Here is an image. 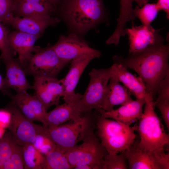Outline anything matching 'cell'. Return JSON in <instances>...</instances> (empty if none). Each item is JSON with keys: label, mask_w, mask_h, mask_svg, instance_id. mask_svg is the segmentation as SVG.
<instances>
[{"label": "cell", "mask_w": 169, "mask_h": 169, "mask_svg": "<svg viewBox=\"0 0 169 169\" xmlns=\"http://www.w3.org/2000/svg\"><path fill=\"white\" fill-rule=\"evenodd\" d=\"M38 37L35 35L17 30L9 32L8 39L12 49L18 55V60L24 69L37 49L35 45Z\"/></svg>", "instance_id": "5bb4252c"}, {"label": "cell", "mask_w": 169, "mask_h": 169, "mask_svg": "<svg viewBox=\"0 0 169 169\" xmlns=\"http://www.w3.org/2000/svg\"><path fill=\"white\" fill-rule=\"evenodd\" d=\"M54 7L56 8L60 0H47Z\"/></svg>", "instance_id": "ab89813d"}, {"label": "cell", "mask_w": 169, "mask_h": 169, "mask_svg": "<svg viewBox=\"0 0 169 169\" xmlns=\"http://www.w3.org/2000/svg\"><path fill=\"white\" fill-rule=\"evenodd\" d=\"M112 77L121 82L136 99H145L148 93L146 85L141 78L130 73L120 64L114 63L111 66Z\"/></svg>", "instance_id": "d6986e66"}, {"label": "cell", "mask_w": 169, "mask_h": 169, "mask_svg": "<svg viewBox=\"0 0 169 169\" xmlns=\"http://www.w3.org/2000/svg\"><path fill=\"white\" fill-rule=\"evenodd\" d=\"M153 98L152 95L147 94L144 111L138 124L135 126L140 136L139 146L160 157L165 153V146L169 145V135L155 111Z\"/></svg>", "instance_id": "7a4b0ae2"}, {"label": "cell", "mask_w": 169, "mask_h": 169, "mask_svg": "<svg viewBox=\"0 0 169 169\" xmlns=\"http://www.w3.org/2000/svg\"><path fill=\"white\" fill-rule=\"evenodd\" d=\"M98 113L95 123L97 136L108 154L124 151L134 143L136 136L135 125L131 127Z\"/></svg>", "instance_id": "277c9868"}, {"label": "cell", "mask_w": 169, "mask_h": 169, "mask_svg": "<svg viewBox=\"0 0 169 169\" xmlns=\"http://www.w3.org/2000/svg\"><path fill=\"white\" fill-rule=\"evenodd\" d=\"M32 88L34 95L41 101L45 108L59 105L60 98L63 96L64 88L60 80L57 77L46 76L34 77Z\"/></svg>", "instance_id": "7c38bea8"}, {"label": "cell", "mask_w": 169, "mask_h": 169, "mask_svg": "<svg viewBox=\"0 0 169 169\" xmlns=\"http://www.w3.org/2000/svg\"><path fill=\"white\" fill-rule=\"evenodd\" d=\"M67 64L59 58L52 46H38L24 70L26 74L34 77H57Z\"/></svg>", "instance_id": "ba28073f"}, {"label": "cell", "mask_w": 169, "mask_h": 169, "mask_svg": "<svg viewBox=\"0 0 169 169\" xmlns=\"http://www.w3.org/2000/svg\"><path fill=\"white\" fill-rule=\"evenodd\" d=\"M133 0H120V10L117 25L115 30L111 35L115 39L119 40L121 36L125 35L124 30L126 23L133 21L136 17L133 13Z\"/></svg>", "instance_id": "cb8c5ba5"}, {"label": "cell", "mask_w": 169, "mask_h": 169, "mask_svg": "<svg viewBox=\"0 0 169 169\" xmlns=\"http://www.w3.org/2000/svg\"><path fill=\"white\" fill-rule=\"evenodd\" d=\"M89 75L90 80L87 88L76 103V108L81 113L102 109L108 82L112 77L111 68H93Z\"/></svg>", "instance_id": "8992f818"}, {"label": "cell", "mask_w": 169, "mask_h": 169, "mask_svg": "<svg viewBox=\"0 0 169 169\" xmlns=\"http://www.w3.org/2000/svg\"><path fill=\"white\" fill-rule=\"evenodd\" d=\"M4 134H3L2 130L0 129V138H1L3 136Z\"/></svg>", "instance_id": "60d3db41"}, {"label": "cell", "mask_w": 169, "mask_h": 169, "mask_svg": "<svg viewBox=\"0 0 169 169\" xmlns=\"http://www.w3.org/2000/svg\"><path fill=\"white\" fill-rule=\"evenodd\" d=\"M15 143L10 133H6L0 138V169L11 156Z\"/></svg>", "instance_id": "4dcf8cb0"}, {"label": "cell", "mask_w": 169, "mask_h": 169, "mask_svg": "<svg viewBox=\"0 0 169 169\" xmlns=\"http://www.w3.org/2000/svg\"><path fill=\"white\" fill-rule=\"evenodd\" d=\"M11 117V112L8 107L6 109H0V124L2 126L8 127Z\"/></svg>", "instance_id": "e575fe53"}, {"label": "cell", "mask_w": 169, "mask_h": 169, "mask_svg": "<svg viewBox=\"0 0 169 169\" xmlns=\"http://www.w3.org/2000/svg\"><path fill=\"white\" fill-rule=\"evenodd\" d=\"M24 164L21 146L15 143L12 154L0 169H23Z\"/></svg>", "instance_id": "f546056e"}, {"label": "cell", "mask_w": 169, "mask_h": 169, "mask_svg": "<svg viewBox=\"0 0 169 169\" xmlns=\"http://www.w3.org/2000/svg\"><path fill=\"white\" fill-rule=\"evenodd\" d=\"M24 169H43L44 156L34 146L28 143L21 146Z\"/></svg>", "instance_id": "d4e9b609"}, {"label": "cell", "mask_w": 169, "mask_h": 169, "mask_svg": "<svg viewBox=\"0 0 169 169\" xmlns=\"http://www.w3.org/2000/svg\"><path fill=\"white\" fill-rule=\"evenodd\" d=\"M2 59L1 56H0V64ZM9 88L6 86L4 78H3L0 73V91H1L4 95L8 96L11 94Z\"/></svg>", "instance_id": "8d00e7d4"}, {"label": "cell", "mask_w": 169, "mask_h": 169, "mask_svg": "<svg viewBox=\"0 0 169 169\" xmlns=\"http://www.w3.org/2000/svg\"><path fill=\"white\" fill-rule=\"evenodd\" d=\"M0 22V51L3 61L13 57L16 53L10 47L8 37L9 31L6 27Z\"/></svg>", "instance_id": "f1b7e54d"}, {"label": "cell", "mask_w": 169, "mask_h": 169, "mask_svg": "<svg viewBox=\"0 0 169 169\" xmlns=\"http://www.w3.org/2000/svg\"><path fill=\"white\" fill-rule=\"evenodd\" d=\"M94 55L85 54L79 56L71 61L68 73L60 79L64 88L63 99L64 102L79 99L82 95L75 93V89L83 71L90 61L96 58Z\"/></svg>", "instance_id": "4fadbf2b"}, {"label": "cell", "mask_w": 169, "mask_h": 169, "mask_svg": "<svg viewBox=\"0 0 169 169\" xmlns=\"http://www.w3.org/2000/svg\"><path fill=\"white\" fill-rule=\"evenodd\" d=\"M169 44H163L130 54L125 58L116 55L113 59L114 63L136 71L145 83L148 93L154 97L160 83L169 71Z\"/></svg>", "instance_id": "6da1fadb"}, {"label": "cell", "mask_w": 169, "mask_h": 169, "mask_svg": "<svg viewBox=\"0 0 169 169\" xmlns=\"http://www.w3.org/2000/svg\"><path fill=\"white\" fill-rule=\"evenodd\" d=\"M3 61L6 67V75L4 78L8 88L13 89L17 93L27 91L32 88L18 59L13 57Z\"/></svg>", "instance_id": "ffe728a7"}, {"label": "cell", "mask_w": 169, "mask_h": 169, "mask_svg": "<svg viewBox=\"0 0 169 169\" xmlns=\"http://www.w3.org/2000/svg\"><path fill=\"white\" fill-rule=\"evenodd\" d=\"M59 21L58 18L51 16H14L10 26L16 30L33 35L39 38L46 28L54 26Z\"/></svg>", "instance_id": "2e32d148"}, {"label": "cell", "mask_w": 169, "mask_h": 169, "mask_svg": "<svg viewBox=\"0 0 169 169\" xmlns=\"http://www.w3.org/2000/svg\"><path fill=\"white\" fill-rule=\"evenodd\" d=\"M8 107L11 113L8 128L14 142L20 146L33 144L40 125L25 117L12 103Z\"/></svg>", "instance_id": "30bf717a"}, {"label": "cell", "mask_w": 169, "mask_h": 169, "mask_svg": "<svg viewBox=\"0 0 169 169\" xmlns=\"http://www.w3.org/2000/svg\"><path fill=\"white\" fill-rule=\"evenodd\" d=\"M159 29L152 26L132 25L131 28H125L129 43V54L144 50L152 46L163 44L164 39L159 34Z\"/></svg>", "instance_id": "8fae6325"}, {"label": "cell", "mask_w": 169, "mask_h": 169, "mask_svg": "<svg viewBox=\"0 0 169 169\" xmlns=\"http://www.w3.org/2000/svg\"><path fill=\"white\" fill-rule=\"evenodd\" d=\"M159 11L156 3H147L141 7L137 5L133 9L135 16L139 18L142 25L146 26L151 25Z\"/></svg>", "instance_id": "83f0119b"}, {"label": "cell", "mask_w": 169, "mask_h": 169, "mask_svg": "<svg viewBox=\"0 0 169 169\" xmlns=\"http://www.w3.org/2000/svg\"><path fill=\"white\" fill-rule=\"evenodd\" d=\"M75 169H102L101 167L97 164H88L78 166Z\"/></svg>", "instance_id": "74e56055"}, {"label": "cell", "mask_w": 169, "mask_h": 169, "mask_svg": "<svg viewBox=\"0 0 169 169\" xmlns=\"http://www.w3.org/2000/svg\"><path fill=\"white\" fill-rule=\"evenodd\" d=\"M156 94L155 102H169V71L160 83Z\"/></svg>", "instance_id": "836d02e7"}, {"label": "cell", "mask_w": 169, "mask_h": 169, "mask_svg": "<svg viewBox=\"0 0 169 169\" xmlns=\"http://www.w3.org/2000/svg\"><path fill=\"white\" fill-rule=\"evenodd\" d=\"M94 116L91 110L83 112L79 120L48 130L57 147L65 152L94 133L97 115Z\"/></svg>", "instance_id": "5b68a950"}, {"label": "cell", "mask_w": 169, "mask_h": 169, "mask_svg": "<svg viewBox=\"0 0 169 169\" xmlns=\"http://www.w3.org/2000/svg\"><path fill=\"white\" fill-rule=\"evenodd\" d=\"M33 144L44 155L54 150L56 145L51 138L48 128L40 125Z\"/></svg>", "instance_id": "4316f807"}, {"label": "cell", "mask_w": 169, "mask_h": 169, "mask_svg": "<svg viewBox=\"0 0 169 169\" xmlns=\"http://www.w3.org/2000/svg\"><path fill=\"white\" fill-rule=\"evenodd\" d=\"M78 100L64 102L62 105H56L52 110L47 112L46 120L48 129L54 128L68 121L80 119L82 113L78 110L76 106Z\"/></svg>", "instance_id": "7402d4cb"}, {"label": "cell", "mask_w": 169, "mask_h": 169, "mask_svg": "<svg viewBox=\"0 0 169 169\" xmlns=\"http://www.w3.org/2000/svg\"><path fill=\"white\" fill-rule=\"evenodd\" d=\"M43 169H70L73 167L69 163L65 152L56 148L44 155Z\"/></svg>", "instance_id": "484cf974"}, {"label": "cell", "mask_w": 169, "mask_h": 169, "mask_svg": "<svg viewBox=\"0 0 169 169\" xmlns=\"http://www.w3.org/2000/svg\"><path fill=\"white\" fill-rule=\"evenodd\" d=\"M126 160L124 151L119 155L108 154L104 159L103 169H127Z\"/></svg>", "instance_id": "1f68e13d"}, {"label": "cell", "mask_w": 169, "mask_h": 169, "mask_svg": "<svg viewBox=\"0 0 169 169\" xmlns=\"http://www.w3.org/2000/svg\"><path fill=\"white\" fill-rule=\"evenodd\" d=\"M137 4V6L141 7L145 4L148 3L149 0H133Z\"/></svg>", "instance_id": "f35d334b"}, {"label": "cell", "mask_w": 169, "mask_h": 169, "mask_svg": "<svg viewBox=\"0 0 169 169\" xmlns=\"http://www.w3.org/2000/svg\"><path fill=\"white\" fill-rule=\"evenodd\" d=\"M14 16H51L56 8L47 0H14Z\"/></svg>", "instance_id": "44dd1931"}, {"label": "cell", "mask_w": 169, "mask_h": 169, "mask_svg": "<svg viewBox=\"0 0 169 169\" xmlns=\"http://www.w3.org/2000/svg\"><path fill=\"white\" fill-rule=\"evenodd\" d=\"M52 46L59 58L67 64L82 55L90 54L96 58L101 55L99 51L90 47L86 42L74 33L60 35L56 43Z\"/></svg>", "instance_id": "9c48e42d"}, {"label": "cell", "mask_w": 169, "mask_h": 169, "mask_svg": "<svg viewBox=\"0 0 169 169\" xmlns=\"http://www.w3.org/2000/svg\"><path fill=\"white\" fill-rule=\"evenodd\" d=\"M59 4L65 19L80 34L100 23L104 14L102 0H60Z\"/></svg>", "instance_id": "3957f363"}, {"label": "cell", "mask_w": 169, "mask_h": 169, "mask_svg": "<svg viewBox=\"0 0 169 169\" xmlns=\"http://www.w3.org/2000/svg\"><path fill=\"white\" fill-rule=\"evenodd\" d=\"M109 81L102 109L110 111L115 106L121 105L133 100L131 93L116 78L111 77Z\"/></svg>", "instance_id": "603a6c76"}, {"label": "cell", "mask_w": 169, "mask_h": 169, "mask_svg": "<svg viewBox=\"0 0 169 169\" xmlns=\"http://www.w3.org/2000/svg\"><path fill=\"white\" fill-rule=\"evenodd\" d=\"M157 7L160 10H163L166 13V17L169 18V0H157L156 3Z\"/></svg>", "instance_id": "d590c367"}, {"label": "cell", "mask_w": 169, "mask_h": 169, "mask_svg": "<svg viewBox=\"0 0 169 169\" xmlns=\"http://www.w3.org/2000/svg\"><path fill=\"white\" fill-rule=\"evenodd\" d=\"M14 0H0V22L3 24L10 25L14 15Z\"/></svg>", "instance_id": "d6a6232c"}, {"label": "cell", "mask_w": 169, "mask_h": 169, "mask_svg": "<svg viewBox=\"0 0 169 169\" xmlns=\"http://www.w3.org/2000/svg\"><path fill=\"white\" fill-rule=\"evenodd\" d=\"M135 141L124 153L129 169H162L160 157L141 147Z\"/></svg>", "instance_id": "9a60e30c"}, {"label": "cell", "mask_w": 169, "mask_h": 169, "mask_svg": "<svg viewBox=\"0 0 169 169\" xmlns=\"http://www.w3.org/2000/svg\"><path fill=\"white\" fill-rule=\"evenodd\" d=\"M145 101V99H136L121 105L116 109L106 111L100 109L97 111L103 117L111 118L130 126L133 123L138 120L141 116Z\"/></svg>", "instance_id": "ac0fdd59"}, {"label": "cell", "mask_w": 169, "mask_h": 169, "mask_svg": "<svg viewBox=\"0 0 169 169\" xmlns=\"http://www.w3.org/2000/svg\"><path fill=\"white\" fill-rule=\"evenodd\" d=\"M12 103L29 120L38 121L43 118L46 111L41 101L35 95L28 94L27 91L10 94Z\"/></svg>", "instance_id": "e0dca14e"}, {"label": "cell", "mask_w": 169, "mask_h": 169, "mask_svg": "<svg viewBox=\"0 0 169 169\" xmlns=\"http://www.w3.org/2000/svg\"><path fill=\"white\" fill-rule=\"evenodd\" d=\"M81 144L65 152L73 168L88 164H95L103 169L104 159L108 153L94 133L86 138Z\"/></svg>", "instance_id": "52a82bcc"}]
</instances>
